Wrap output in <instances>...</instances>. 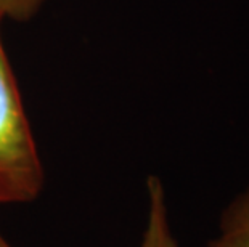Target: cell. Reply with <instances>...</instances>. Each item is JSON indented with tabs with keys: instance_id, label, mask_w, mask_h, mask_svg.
<instances>
[{
	"instance_id": "4",
	"label": "cell",
	"mask_w": 249,
	"mask_h": 247,
	"mask_svg": "<svg viewBox=\"0 0 249 247\" xmlns=\"http://www.w3.org/2000/svg\"><path fill=\"white\" fill-rule=\"evenodd\" d=\"M0 247H13L12 244L8 243L7 239L3 238V234H2V233H0Z\"/></svg>"
},
{
	"instance_id": "2",
	"label": "cell",
	"mask_w": 249,
	"mask_h": 247,
	"mask_svg": "<svg viewBox=\"0 0 249 247\" xmlns=\"http://www.w3.org/2000/svg\"><path fill=\"white\" fill-rule=\"evenodd\" d=\"M146 222L140 247H180L172 230L166 190L155 175L146 180Z\"/></svg>"
},
{
	"instance_id": "3",
	"label": "cell",
	"mask_w": 249,
	"mask_h": 247,
	"mask_svg": "<svg viewBox=\"0 0 249 247\" xmlns=\"http://www.w3.org/2000/svg\"><path fill=\"white\" fill-rule=\"evenodd\" d=\"M206 247H249V185L222 210L217 234Z\"/></svg>"
},
{
	"instance_id": "1",
	"label": "cell",
	"mask_w": 249,
	"mask_h": 247,
	"mask_svg": "<svg viewBox=\"0 0 249 247\" xmlns=\"http://www.w3.org/2000/svg\"><path fill=\"white\" fill-rule=\"evenodd\" d=\"M42 186L44 165L0 37V206L34 201Z\"/></svg>"
}]
</instances>
